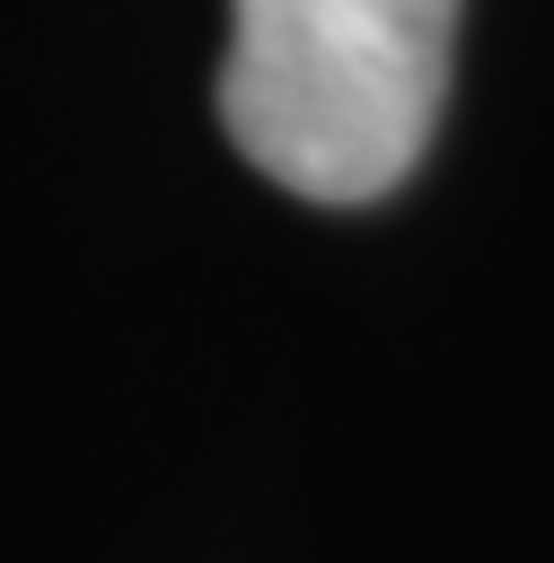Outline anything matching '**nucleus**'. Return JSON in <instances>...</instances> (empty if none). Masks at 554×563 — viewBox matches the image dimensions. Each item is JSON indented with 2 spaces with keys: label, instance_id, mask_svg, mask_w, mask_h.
<instances>
[{
  "label": "nucleus",
  "instance_id": "obj_1",
  "mask_svg": "<svg viewBox=\"0 0 554 563\" xmlns=\"http://www.w3.org/2000/svg\"><path fill=\"white\" fill-rule=\"evenodd\" d=\"M457 0H229L220 123L308 202H378L431 150Z\"/></svg>",
  "mask_w": 554,
  "mask_h": 563
}]
</instances>
